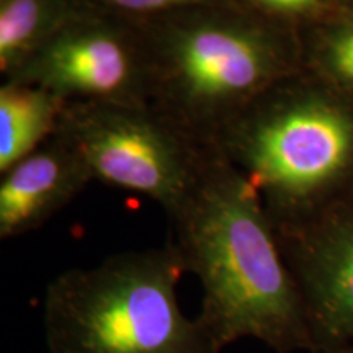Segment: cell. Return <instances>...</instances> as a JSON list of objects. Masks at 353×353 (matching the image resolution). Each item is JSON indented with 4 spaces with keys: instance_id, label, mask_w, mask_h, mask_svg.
Instances as JSON below:
<instances>
[{
    "instance_id": "6da1fadb",
    "label": "cell",
    "mask_w": 353,
    "mask_h": 353,
    "mask_svg": "<svg viewBox=\"0 0 353 353\" xmlns=\"http://www.w3.org/2000/svg\"><path fill=\"white\" fill-rule=\"evenodd\" d=\"M169 219L170 241L203 290L196 319L223 350L257 339L275 353H311L301 294L262 200L213 144Z\"/></svg>"
},
{
    "instance_id": "7a4b0ae2",
    "label": "cell",
    "mask_w": 353,
    "mask_h": 353,
    "mask_svg": "<svg viewBox=\"0 0 353 353\" xmlns=\"http://www.w3.org/2000/svg\"><path fill=\"white\" fill-rule=\"evenodd\" d=\"M136 20L149 105L201 144H213L259 95L296 74L286 26L234 0Z\"/></svg>"
},
{
    "instance_id": "3957f363",
    "label": "cell",
    "mask_w": 353,
    "mask_h": 353,
    "mask_svg": "<svg viewBox=\"0 0 353 353\" xmlns=\"http://www.w3.org/2000/svg\"><path fill=\"white\" fill-rule=\"evenodd\" d=\"M183 273L170 239L59 273L44 291L48 353H223L180 307Z\"/></svg>"
},
{
    "instance_id": "277c9868",
    "label": "cell",
    "mask_w": 353,
    "mask_h": 353,
    "mask_svg": "<svg viewBox=\"0 0 353 353\" xmlns=\"http://www.w3.org/2000/svg\"><path fill=\"white\" fill-rule=\"evenodd\" d=\"M213 145L252 183L275 232H283L322 213L352 170L353 112L291 74L242 110Z\"/></svg>"
},
{
    "instance_id": "5b68a950",
    "label": "cell",
    "mask_w": 353,
    "mask_h": 353,
    "mask_svg": "<svg viewBox=\"0 0 353 353\" xmlns=\"http://www.w3.org/2000/svg\"><path fill=\"white\" fill-rule=\"evenodd\" d=\"M56 138L92 179L154 200L167 216L182 205L211 144H201L149 103L70 101Z\"/></svg>"
},
{
    "instance_id": "8992f818",
    "label": "cell",
    "mask_w": 353,
    "mask_h": 353,
    "mask_svg": "<svg viewBox=\"0 0 353 353\" xmlns=\"http://www.w3.org/2000/svg\"><path fill=\"white\" fill-rule=\"evenodd\" d=\"M64 101L149 103L139 21L79 2L76 12L12 79Z\"/></svg>"
},
{
    "instance_id": "52a82bcc",
    "label": "cell",
    "mask_w": 353,
    "mask_h": 353,
    "mask_svg": "<svg viewBox=\"0 0 353 353\" xmlns=\"http://www.w3.org/2000/svg\"><path fill=\"white\" fill-rule=\"evenodd\" d=\"M276 239L301 294L311 353H342L353 343V206L332 205Z\"/></svg>"
},
{
    "instance_id": "ba28073f",
    "label": "cell",
    "mask_w": 353,
    "mask_h": 353,
    "mask_svg": "<svg viewBox=\"0 0 353 353\" xmlns=\"http://www.w3.org/2000/svg\"><path fill=\"white\" fill-rule=\"evenodd\" d=\"M92 180L79 154L52 136L2 174L0 239H15L43 228Z\"/></svg>"
},
{
    "instance_id": "9c48e42d",
    "label": "cell",
    "mask_w": 353,
    "mask_h": 353,
    "mask_svg": "<svg viewBox=\"0 0 353 353\" xmlns=\"http://www.w3.org/2000/svg\"><path fill=\"white\" fill-rule=\"evenodd\" d=\"M68 101L15 81L0 85V174L37 151L56 134Z\"/></svg>"
},
{
    "instance_id": "30bf717a",
    "label": "cell",
    "mask_w": 353,
    "mask_h": 353,
    "mask_svg": "<svg viewBox=\"0 0 353 353\" xmlns=\"http://www.w3.org/2000/svg\"><path fill=\"white\" fill-rule=\"evenodd\" d=\"M79 7V0H0V76L12 79Z\"/></svg>"
},
{
    "instance_id": "8fae6325",
    "label": "cell",
    "mask_w": 353,
    "mask_h": 353,
    "mask_svg": "<svg viewBox=\"0 0 353 353\" xmlns=\"http://www.w3.org/2000/svg\"><path fill=\"white\" fill-rule=\"evenodd\" d=\"M314 64L332 85L353 90V20L330 26L319 34Z\"/></svg>"
},
{
    "instance_id": "7c38bea8",
    "label": "cell",
    "mask_w": 353,
    "mask_h": 353,
    "mask_svg": "<svg viewBox=\"0 0 353 353\" xmlns=\"http://www.w3.org/2000/svg\"><path fill=\"white\" fill-rule=\"evenodd\" d=\"M79 2L131 19H149L182 8L228 2V0H79Z\"/></svg>"
},
{
    "instance_id": "4fadbf2b",
    "label": "cell",
    "mask_w": 353,
    "mask_h": 353,
    "mask_svg": "<svg viewBox=\"0 0 353 353\" xmlns=\"http://www.w3.org/2000/svg\"><path fill=\"white\" fill-rule=\"evenodd\" d=\"M342 353H353V343L348 348H345V350H343Z\"/></svg>"
}]
</instances>
